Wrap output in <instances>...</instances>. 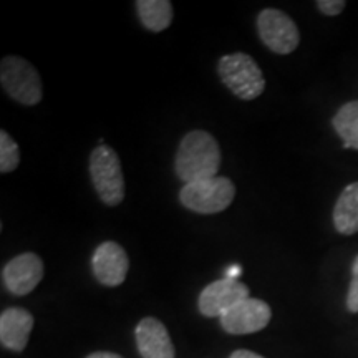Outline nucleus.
I'll return each instance as SVG.
<instances>
[{
  "label": "nucleus",
  "mask_w": 358,
  "mask_h": 358,
  "mask_svg": "<svg viewBox=\"0 0 358 358\" xmlns=\"http://www.w3.org/2000/svg\"><path fill=\"white\" fill-rule=\"evenodd\" d=\"M219 168L221 148L211 133L194 129L182 138L174 158V169L185 185L217 176Z\"/></svg>",
  "instance_id": "f257e3e1"
},
{
  "label": "nucleus",
  "mask_w": 358,
  "mask_h": 358,
  "mask_svg": "<svg viewBox=\"0 0 358 358\" xmlns=\"http://www.w3.org/2000/svg\"><path fill=\"white\" fill-rule=\"evenodd\" d=\"M92 268L100 284L106 287H118L127 279L129 268L127 250L113 241L101 243L92 257Z\"/></svg>",
  "instance_id": "1a4fd4ad"
},
{
  "label": "nucleus",
  "mask_w": 358,
  "mask_h": 358,
  "mask_svg": "<svg viewBox=\"0 0 358 358\" xmlns=\"http://www.w3.org/2000/svg\"><path fill=\"white\" fill-rule=\"evenodd\" d=\"M34 329L32 313L25 308L12 307L0 315V342L12 352H24Z\"/></svg>",
  "instance_id": "f8f14e48"
},
{
  "label": "nucleus",
  "mask_w": 358,
  "mask_h": 358,
  "mask_svg": "<svg viewBox=\"0 0 358 358\" xmlns=\"http://www.w3.org/2000/svg\"><path fill=\"white\" fill-rule=\"evenodd\" d=\"M315 6L324 15L335 17L345 10L347 2H343V0H317Z\"/></svg>",
  "instance_id": "a211bd4d"
},
{
  "label": "nucleus",
  "mask_w": 358,
  "mask_h": 358,
  "mask_svg": "<svg viewBox=\"0 0 358 358\" xmlns=\"http://www.w3.org/2000/svg\"><path fill=\"white\" fill-rule=\"evenodd\" d=\"M334 226L343 236L358 232V181L340 192L334 208Z\"/></svg>",
  "instance_id": "ddd939ff"
},
{
  "label": "nucleus",
  "mask_w": 358,
  "mask_h": 358,
  "mask_svg": "<svg viewBox=\"0 0 358 358\" xmlns=\"http://www.w3.org/2000/svg\"><path fill=\"white\" fill-rule=\"evenodd\" d=\"M347 307L353 313L358 312V256L352 266V282L347 295Z\"/></svg>",
  "instance_id": "f3484780"
},
{
  "label": "nucleus",
  "mask_w": 358,
  "mask_h": 358,
  "mask_svg": "<svg viewBox=\"0 0 358 358\" xmlns=\"http://www.w3.org/2000/svg\"><path fill=\"white\" fill-rule=\"evenodd\" d=\"M136 12L150 32L159 34L173 22V3L169 0H138Z\"/></svg>",
  "instance_id": "4468645a"
},
{
  "label": "nucleus",
  "mask_w": 358,
  "mask_h": 358,
  "mask_svg": "<svg viewBox=\"0 0 358 358\" xmlns=\"http://www.w3.org/2000/svg\"><path fill=\"white\" fill-rule=\"evenodd\" d=\"M249 299V289L237 279L224 277L206 285L199 295L198 307L204 317H221L236 303Z\"/></svg>",
  "instance_id": "6e6552de"
},
{
  "label": "nucleus",
  "mask_w": 358,
  "mask_h": 358,
  "mask_svg": "<svg viewBox=\"0 0 358 358\" xmlns=\"http://www.w3.org/2000/svg\"><path fill=\"white\" fill-rule=\"evenodd\" d=\"M136 347L143 358H174V345L166 327L155 317H146L136 325Z\"/></svg>",
  "instance_id": "9b49d317"
},
{
  "label": "nucleus",
  "mask_w": 358,
  "mask_h": 358,
  "mask_svg": "<svg viewBox=\"0 0 358 358\" xmlns=\"http://www.w3.org/2000/svg\"><path fill=\"white\" fill-rule=\"evenodd\" d=\"M332 124L343 146L358 151V100L345 103L335 113Z\"/></svg>",
  "instance_id": "2eb2a0df"
},
{
  "label": "nucleus",
  "mask_w": 358,
  "mask_h": 358,
  "mask_svg": "<svg viewBox=\"0 0 358 358\" xmlns=\"http://www.w3.org/2000/svg\"><path fill=\"white\" fill-rule=\"evenodd\" d=\"M229 358H264V357L257 355V353H254L250 350H236V352H232V355Z\"/></svg>",
  "instance_id": "6ab92c4d"
},
{
  "label": "nucleus",
  "mask_w": 358,
  "mask_h": 358,
  "mask_svg": "<svg viewBox=\"0 0 358 358\" xmlns=\"http://www.w3.org/2000/svg\"><path fill=\"white\" fill-rule=\"evenodd\" d=\"M257 32L268 50L279 55H289L301 43V34L295 22L277 8H264L259 13Z\"/></svg>",
  "instance_id": "423d86ee"
},
{
  "label": "nucleus",
  "mask_w": 358,
  "mask_h": 358,
  "mask_svg": "<svg viewBox=\"0 0 358 358\" xmlns=\"http://www.w3.org/2000/svg\"><path fill=\"white\" fill-rule=\"evenodd\" d=\"M20 164V148L6 129L0 131V173L7 174Z\"/></svg>",
  "instance_id": "dca6fc26"
},
{
  "label": "nucleus",
  "mask_w": 358,
  "mask_h": 358,
  "mask_svg": "<svg viewBox=\"0 0 358 358\" xmlns=\"http://www.w3.org/2000/svg\"><path fill=\"white\" fill-rule=\"evenodd\" d=\"M217 73L226 88L239 100L252 101L266 90L262 70L248 53H231L219 58Z\"/></svg>",
  "instance_id": "f03ea898"
},
{
  "label": "nucleus",
  "mask_w": 358,
  "mask_h": 358,
  "mask_svg": "<svg viewBox=\"0 0 358 358\" xmlns=\"http://www.w3.org/2000/svg\"><path fill=\"white\" fill-rule=\"evenodd\" d=\"M241 274V268L237 267V266H234V267H231L229 271H227V277H229V279H236L237 275Z\"/></svg>",
  "instance_id": "412c9836"
},
{
  "label": "nucleus",
  "mask_w": 358,
  "mask_h": 358,
  "mask_svg": "<svg viewBox=\"0 0 358 358\" xmlns=\"http://www.w3.org/2000/svg\"><path fill=\"white\" fill-rule=\"evenodd\" d=\"M43 262L37 254L24 252L6 264L2 271L3 284L13 295H27L43 279Z\"/></svg>",
  "instance_id": "9d476101"
},
{
  "label": "nucleus",
  "mask_w": 358,
  "mask_h": 358,
  "mask_svg": "<svg viewBox=\"0 0 358 358\" xmlns=\"http://www.w3.org/2000/svg\"><path fill=\"white\" fill-rule=\"evenodd\" d=\"M236 198V186L229 178L214 176L187 182L179 192V201L189 211L217 214L226 211Z\"/></svg>",
  "instance_id": "7ed1b4c3"
},
{
  "label": "nucleus",
  "mask_w": 358,
  "mask_h": 358,
  "mask_svg": "<svg viewBox=\"0 0 358 358\" xmlns=\"http://www.w3.org/2000/svg\"><path fill=\"white\" fill-rule=\"evenodd\" d=\"M271 307L261 299H244L227 312H224L219 320L227 334L248 335L266 329L271 322Z\"/></svg>",
  "instance_id": "0eeeda50"
},
{
  "label": "nucleus",
  "mask_w": 358,
  "mask_h": 358,
  "mask_svg": "<svg viewBox=\"0 0 358 358\" xmlns=\"http://www.w3.org/2000/svg\"><path fill=\"white\" fill-rule=\"evenodd\" d=\"M0 83L12 100L34 106L42 100V80L30 62L22 57H6L0 62Z\"/></svg>",
  "instance_id": "39448f33"
},
{
  "label": "nucleus",
  "mask_w": 358,
  "mask_h": 358,
  "mask_svg": "<svg viewBox=\"0 0 358 358\" xmlns=\"http://www.w3.org/2000/svg\"><path fill=\"white\" fill-rule=\"evenodd\" d=\"M87 358H123V357L116 355V353H111V352H95L92 353V355H88Z\"/></svg>",
  "instance_id": "aec40b11"
},
{
  "label": "nucleus",
  "mask_w": 358,
  "mask_h": 358,
  "mask_svg": "<svg viewBox=\"0 0 358 358\" xmlns=\"http://www.w3.org/2000/svg\"><path fill=\"white\" fill-rule=\"evenodd\" d=\"M90 174L95 191L106 206H118L124 199L122 161L113 148L100 145L90 156Z\"/></svg>",
  "instance_id": "20e7f679"
}]
</instances>
